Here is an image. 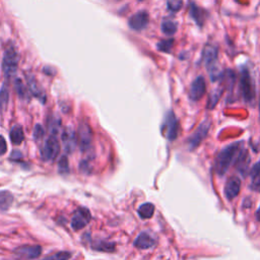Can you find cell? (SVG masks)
Wrapping results in <instances>:
<instances>
[{
	"label": "cell",
	"mask_w": 260,
	"mask_h": 260,
	"mask_svg": "<svg viewBox=\"0 0 260 260\" xmlns=\"http://www.w3.org/2000/svg\"><path fill=\"white\" fill-rule=\"evenodd\" d=\"M242 149L243 143L237 141L226 146L219 152L215 161V171L219 176L222 177L226 174Z\"/></svg>",
	"instance_id": "obj_1"
},
{
	"label": "cell",
	"mask_w": 260,
	"mask_h": 260,
	"mask_svg": "<svg viewBox=\"0 0 260 260\" xmlns=\"http://www.w3.org/2000/svg\"><path fill=\"white\" fill-rule=\"evenodd\" d=\"M240 92L246 103L253 104L255 101V82L249 68L246 66L240 70Z\"/></svg>",
	"instance_id": "obj_2"
},
{
	"label": "cell",
	"mask_w": 260,
	"mask_h": 260,
	"mask_svg": "<svg viewBox=\"0 0 260 260\" xmlns=\"http://www.w3.org/2000/svg\"><path fill=\"white\" fill-rule=\"evenodd\" d=\"M202 60L206 69L210 72L213 82L219 80L223 76V72L218 69V49L215 46H205L202 53Z\"/></svg>",
	"instance_id": "obj_3"
},
{
	"label": "cell",
	"mask_w": 260,
	"mask_h": 260,
	"mask_svg": "<svg viewBox=\"0 0 260 260\" xmlns=\"http://www.w3.org/2000/svg\"><path fill=\"white\" fill-rule=\"evenodd\" d=\"M19 53L14 45H9L4 54L3 60V70L6 75V78L11 79L14 77L18 71L19 65Z\"/></svg>",
	"instance_id": "obj_4"
},
{
	"label": "cell",
	"mask_w": 260,
	"mask_h": 260,
	"mask_svg": "<svg viewBox=\"0 0 260 260\" xmlns=\"http://www.w3.org/2000/svg\"><path fill=\"white\" fill-rule=\"evenodd\" d=\"M178 132H179V122L173 111H169L166 114V118L163 124V133L165 137L173 141L178 137Z\"/></svg>",
	"instance_id": "obj_5"
},
{
	"label": "cell",
	"mask_w": 260,
	"mask_h": 260,
	"mask_svg": "<svg viewBox=\"0 0 260 260\" xmlns=\"http://www.w3.org/2000/svg\"><path fill=\"white\" fill-rule=\"evenodd\" d=\"M210 129H211L210 120H204L198 125L196 130L191 134V136L187 140L189 150H194L196 147L199 146V144L206 138L210 132Z\"/></svg>",
	"instance_id": "obj_6"
},
{
	"label": "cell",
	"mask_w": 260,
	"mask_h": 260,
	"mask_svg": "<svg viewBox=\"0 0 260 260\" xmlns=\"http://www.w3.org/2000/svg\"><path fill=\"white\" fill-rule=\"evenodd\" d=\"M94 133L93 130L86 122H81L78 127V143L81 151H89L93 144Z\"/></svg>",
	"instance_id": "obj_7"
},
{
	"label": "cell",
	"mask_w": 260,
	"mask_h": 260,
	"mask_svg": "<svg viewBox=\"0 0 260 260\" xmlns=\"http://www.w3.org/2000/svg\"><path fill=\"white\" fill-rule=\"evenodd\" d=\"M59 149H60V145H59V142H58V139L56 138V136H53V135H50L42 149H41V158L44 162H52L54 161L58 153H59Z\"/></svg>",
	"instance_id": "obj_8"
},
{
	"label": "cell",
	"mask_w": 260,
	"mask_h": 260,
	"mask_svg": "<svg viewBox=\"0 0 260 260\" xmlns=\"http://www.w3.org/2000/svg\"><path fill=\"white\" fill-rule=\"evenodd\" d=\"M92 220L91 212L86 207H79L75 211L71 218L70 226L73 231L82 230L84 227L88 226V224Z\"/></svg>",
	"instance_id": "obj_9"
},
{
	"label": "cell",
	"mask_w": 260,
	"mask_h": 260,
	"mask_svg": "<svg viewBox=\"0 0 260 260\" xmlns=\"http://www.w3.org/2000/svg\"><path fill=\"white\" fill-rule=\"evenodd\" d=\"M42 254V247L39 245H24L14 251L17 260H33Z\"/></svg>",
	"instance_id": "obj_10"
},
{
	"label": "cell",
	"mask_w": 260,
	"mask_h": 260,
	"mask_svg": "<svg viewBox=\"0 0 260 260\" xmlns=\"http://www.w3.org/2000/svg\"><path fill=\"white\" fill-rule=\"evenodd\" d=\"M206 93V82L203 76H197L191 83L189 98L193 102H197L203 98Z\"/></svg>",
	"instance_id": "obj_11"
},
{
	"label": "cell",
	"mask_w": 260,
	"mask_h": 260,
	"mask_svg": "<svg viewBox=\"0 0 260 260\" xmlns=\"http://www.w3.org/2000/svg\"><path fill=\"white\" fill-rule=\"evenodd\" d=\"M61 140L65 152L72 153L77 145V136L75 131L70 126H67L63 129L61 134Z\"/></svg>",
	"instance_id": "obj_12"
},
{
	"label": "cell",
	"mask_w": 260,
	"mask_h": 260,
	"mask_svg": "<svg viewBox=\"0 0 260 260\" xmlns=\"http://www.w3.org/2000/svg\"><path fill=\"white\" fill-rule=\"evenodd\" d=\"M149 24V15L142 11L134 14L128 21V26L131 30L140 32L144 30Z\"/></svg>",
	"instance_id": "obj_13"
},
{
	"label": "cell",
	"mask_w": 260,
	"mask_h": 260,
	"mask_svg": "<svg viewBox=\"0 0 260 260\" xmlns=\"http://www.w3.org/2000/svg\"><path fill=\"white\" fill-rule=\"evenodd\" d=\"M235 166L237 171L243 177H246L249 171V165H250V155L249 152L243 147V149L240 151L238 154L236 161H235Z\"/></svg>",
	"instance_id": "obj_14"
},
{
	"label": "cell",
	"mask_w": 260,
	"mask_h": 260,
	"mask_svg": "<svg viewBox=\"0 0 260 260\" xmlns=\"http://www.w3.org/2000/svg\"><path fill=\"white\" fill-rule=\"evenodd\" d=\"M189 15H190V18L197 24L198 27H203L209 14L205 10L199 8L193 2H189Z\"/></svg>",
	"instance_id": "obj_15"
},
{
	"label": "cell",
	"mask_w": 260,
	"mask_h": 260,
	"mask_svg": "<svg viewBox=\"0 0 260 260\" xmlns=\"http://www.w3.org/2000/svg\"><path fill=\"white\" fill-rule=\"evenodd\" d=\"M241 190V181L238 177H231L225 185V196L229 200L237 197Z\"/></svg>",
	"instance_id": "obj_16"
},
{
	"label": "cell",
	"mask_w": 260,
	"mask_h": 260,
	"mask_svg": "<svg viewBox=\"0 0 260 260\" xmlns=\"http://www.w3.org/2000/svg\"><path fill=\"white\" fill-rule=\"evenodd\" d=\"M155 245V240L146 232H141L134 241V246L138 249H149Z\"/></svg>",
	"instance_id": "obj_17"
},
{
	"label": "cell",
	"mask_w": 260,
	"mask_h": 260,
	"mask_svg": "<svg viewBox=\"0 0 260 260\" xmlns=\"http://www.w3.org/2000/svg\"><path fill=\"white\" fill-rule=\"evenodd\" d=\"M28 84H29V90L32 93V95L44 104L46 101V95L33 75L28 76Z\"/></svg>",
	"instance_id": "obj_18"
},
{
	"label": "cell",
	"mask_w": 260,
	"mask_h": 260,
	"mask_svg": "<svg viewBox=\"0 0 260 260\" xmlns=\"http://www.w3.org/2000/svg\"><path fill=\"white\" fill-rule=\"evenodd\" d=\"M250 178H251V188L255 191L260 192V162L256 163L251 171H250Z\"/></svg>",
	"instance_id": "obj_19"
},
{
	"label": "cell",
	"mask_w": 260,
	"mask_h": 260,
	"mask_svg": "<svg viewBox=\"0 0 260 260\" xmlns=\"http://www.w3.org/2000/svg\"><path fill=\"white\" fill-rule=\"evenodd\" d=\"M14 203V195L9 190L0 191V212H7Z\"/></svg>",
	"instance_id": "obj_20"
},
{
	"label": "cell",
	"mask_w": 260,
	"mask_h": 260,
	"mask_svg": "<svg viewBox=\"0 0 260 260\" xmlns=\"http://www.w3.org/2000/svg\"><path fill=\"white\" fill-rule=\"evenodd\" d=\"M92 248L100 252H113L115 251V243L105 240H98L92 244Z\"/></svg>",
	"instance_id": "obj_21"
},
{
	"label": "cell",
	"mask_w": 260,
	"mask_h": 260,
	"mask_svg": "<svg viewBox=\"0 0 260 260\" xmlns=\"http://www.w3.org/2000/svg\"><path fill=\"white\" fill-rule=\"evenodd\" d=\"M10 137L14 144H17V145L21 144L25 139V134H24V130H23L22 126L15 125L11 130Z\"/></svg>",
	"instance_id": "obj_22"
},
{
	"label": "cell",
	"mask_w": 260,
	"mask_h": 260,
	"mask_svg": "<svg viewBox=\"0 0 260 260\" xmlns=\"http://www.w3.org/2000/svg\"><path fill=\"white\" fill-rule=\"evenodd\" d=\"M137 213H138V216L140 217V219H142V220L150 219L154 214V205L150 202H145L138 207Z\"/></svg>",
	"instance_id": "obj_23"
},
{
	"label": "cell",
	"mask_w": 260,
	"mask_h": 260,
	"mask_svg": "<svg viewBox=\"0 0 260 260\" xmlns=\"http://www.w3.org/2000/svg\"><path fill=\"white\" fill-rule=\"evenodd\" d=\"M162 31L164 34L168 35V36H172L174 35L177 30H178V24L174 21H171V20H165L162 23V27H161Z\"/></svg>",
	"instance_id": "obj_24"
},
{
	"label": "cell",
	"mask_w": 260,
	"mask_h": 260,
	"mask_svg": "<svg viewBox=\"0 0 260 260\" xmlns=\"http://www.w3.org/2000/svg\"><path fill=\"white\" fill-rule=\"evenodd\" d=\"M10 101V90L7 83H4L0 89V110L5 111Z\"/></svg>",
	"instance_id": "obj_25"
},
{
	"label": "cell",
	"mask_w": 260,
	"mask_h": 260,
	"mask_svg": "<svg viewBox=\"0 0 260 260\" xmlns=\"http://www.w3.org/2000/svg\"><path fill=\"white\" fill-rule=\"evenodd\" d=\"M60 126H61L60 118L58 116H56V115L50 116V118L48 120V130L50 131L51 135L56 136V134L60 130Z\"/></svg>",
	"instance_id": "obj_26"
},
{
	"label": "cell",
	"mask_w": 260,
	"mask_h": 260,
	"mask_svg": "<svg viewBox=\"0 0 260 260\" xmlns=\"http://www.w3.org/2000/svg\"><path fill=\"white\" fill-rule=\"evenodd\" d=\"M223 92H224V89H223V88H219V89L215 90V91L210 95L209 101H207V105H206V108H207V109L212 110V109H214V108L217 106L218 102L220 101V99H221V97H222V95H223Z\"/></svg>",
	"instance_id": "obj_27"
},
{
	"label": "cell",
	"mask_w": 260,
	"mask_h": 260,
	"mask_svg": "<svg viewBox=\"0 0 260 260\" xmlns=\"http://www.w3.org/2000/svg\"><path fill=\"white\" fill-rule=\"evenodd\" d=\"M16 91L21 99L27 100L29 98V93H28L27 88L25 86L24 82L19 78L16 79Z\"/></svg>",
	"instance_id": "obj_28"
},
{
	"label": "cell",
	"mask_w": 260,
	"mask_h": 260,
	"mask_svg": "<svg viewBox=\"0 0 260 260\" xmlns=\"http://www.w3.org/2000/svg\"><path fill=\"white\" fill-rule=\"evenodd\" d=\"M174 43H175V40L174 39H168V40H163L161 41L157 47H158V50L161 51V52H164V53H170L173 46H174Z\"/></svg>",
	"instance_id": "obj_29"
},
{
	"label": "cell",
	"mask_w": 260,
	"mask_h": 260,
	"mask_svg": "<svg viewBox=\"0 0 260 260\" xmlns=\"http://www.w3.org/2000/svg\"><path fill=\"white\" fill-rule=\"evenodd\" d=\"M167 8L171 13H177L183 8V0H167Z\"/></svg>",
	"instance_id": "obj_30"
},
{
	"label": "cell",
	"mask_w": 260,
	"mask_h": 260,
	"mask_svg": "<svg viewBox=\"0 0 260 260\" xmlns=\"http://www.w3.org/2000/svg\"><path fill=\"white\" fill-rule=\"evenodd\" d=\"M58 172L60 174H68L69 173V162L66 155H62L58 161Z\"/></svg>",
	"instance_id": "obj_31"
},
{
	"label": "cell",
	"mask_w": 260,
	"mask_h": 260,
	"mask_svg": "<svg viewBox=\"0 0 260 260\" xmlns=\"http://www.w3.org/2000/svg\"><path fill=\"white\" fill-rule=\"evenodd\" d=\"M71 258V253L68 251H60L42 260H69Z\"/></svg>",
	"instance_id": "obj_32"
},
{
	"label": "cell",
	"mask_w": 260,
	"mask_h": 260,
	"mask_svg": "<svg viewBox=\"0 0 260 260\" xmlns=\"http://www.w3.org/2000/svg\"><path fill=\"white\" fill-rule=\"evenodd\" d=\"M45 134V130L43 128L42 125L40 124H36L35 127H34V130H33V137L35 140H40Z\"/></svg>",
	"instance_id": "obj_33"
},
{
	"label": "cell",
	"mask_w": 260,
	"mask_h": 260,
	"mask_svg": "<svg viewBox=\"0 0 260 260\" xmlns=\"http://www.w3.org/2000/svg\"><path fill=\"white\" fill-rule=\"evenodd\" d=\"M8 152V142L7 139L0 135V155H4Z\"/></svg>",
	"instance_id": "obj_34"
},
{
	"label": "cell",
	"mask_w": 260,
	"mask_h": 260,
	"mask_svg": "<svg viewBox=\"0 0 260 260\" xmlns=\"http://www.w3.org/2000/svg\"><path fill=\"white\" fill-rule=\"evenodd\" d=\"M21 159H23L22 152H21L20 150H14V152H13L12 155H11V160L17 161V160H21Z\"/></svg>",
	"instance_id": "obj_35"
},
{
	"label": "cell",
	"mask_w": 260,
	"mask_h": 260,
	"mask_svg": "<svg viewBox=\"0 0 260 260\" xmlns=\"http://www.w3.org/2000/svg\"><path fill=\"white\" fill-rule=\"evenodd\" d=\"M255 218H256V220H257L258 222H260V206H259V209L257 210V212L255 213Z\"/></svg>",
	"instance_id": "obj_36"
},
{
	"label": "cell",
	"mask_w": 260,
	"mask_h": 260,
	"mask_svg": "<svg viewBox=\"0 0 260 260\" xmlns=\"http://www.w3.org/2000/svg\"><path fill=\"white\" fill-rule=\"evenodd\" d=\"M259 109H260V103H259Z\"/></svg>",
	"instance_id": "obj_37"
},
{
	"label": "cell",
	"mask_w": 260,
	"mask_h": 260,
	"mask_svg": "<svg viewBox=\"0 0 260 260\" xmlns=\"http://www.w3.org/2000/svg\"><path fill=\"white\" fill-rule=\"evenodd\" d=\"M139 2H142V0H139Z\"/></svg>",
	"instance_id": "obj_38"
}]
</instances>
